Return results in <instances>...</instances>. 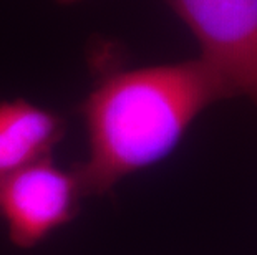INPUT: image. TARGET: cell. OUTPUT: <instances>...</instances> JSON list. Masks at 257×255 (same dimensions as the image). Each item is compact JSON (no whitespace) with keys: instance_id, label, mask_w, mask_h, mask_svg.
<instances>
[{"instance_id":"cell-1","label":"cell","mask_w":257,"mask_h":255,"mask_svg":"<svg viewBox=\"0 0 257 255\" xmlns=\"http://www.w3.org/2000/svg\"><path fill=\"white\" fill-rule=\"evenodd\" d=\"M229 85L201 58L113 70L83 103L88 157L78 167L85 196L163 161L206 108L232 98Z\"/></svg>"},{"instance_id":"cell-2","label":"cell","mask_w":257,"mask_h":255,"mask_svg":"<svg viewBox=\"0 0 257 255\" xmlns=\"http://www.w3.org/2000/svg\"><path fill=\"white\" fill-rule=\"evenodd\" d=\"M193 32L199 58L257 108V0H165Z\"/></svg>"},{"instance_id":"cell-3","label":"cell","mask_w":257,"mask_h":255,"mask_svg":"<svg viewBox=\"0 0 257 255\" xmlns=\"http://www.w3.org/2000/svg\"><path fill=\"white\" fill-rule=\"evenodd\" d=\"M83 196L76 172L48 157L0 181V219L15 245L30 248L72 220Z\"/></svg>"},{"instance_id":"cell-4","label":"cell","mask_w":257,"mask_h":255,"mask_svg":"<svg viewBox=\"0 0 257 255\" xmlns=\"http://www.w3.org/2000/svg\"><path fill=\"white\" fill-rule=\"evenodd\" d=\"M65 134L58 115L25 100L0 103V181L48 159Z\"/></svg>"},{"instance_id":"cell-5","label":"cell","mask_w":257,"mask_h":255,"mask_svg":"<svg viewBox=\"0 0 257 255\" xmlns=\"http://www.w3.org/2000/svg\"><path fill=\"white\" fill-rule=\"evenodd\" d=\"M62 4H73V2H80V0H58Z\"/></svg>"}]
</instances>
